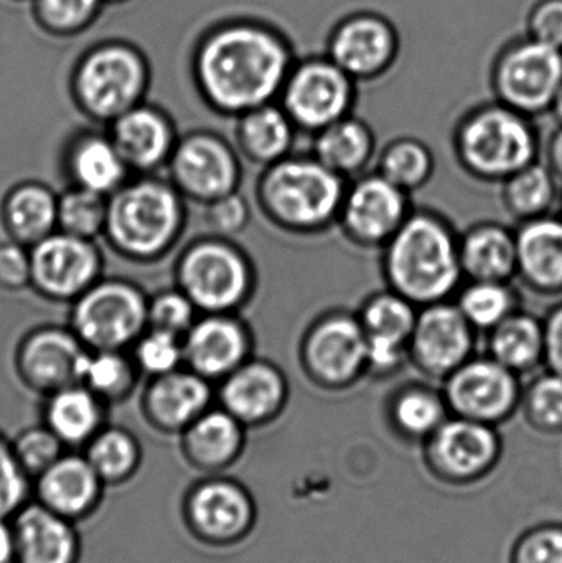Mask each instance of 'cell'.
Listing matches in <instances>:
<instances>
[{
    "mask_svg": "<svg viewBox=\"0 0 562 563\" xmlns=\"http://www.w3.org/2000/svg\"><path fill=\"white\" fill-rule=\"evenodd\" d=\"M33 479L23 472L12 442L0 433V519H12L32 495Z\"/></svg>",
    "mask_w": 562,
    "mask_h": 563,
    "instance_id": "obj_48",
    "label": "cell"
},
{
    "mask_svg": "<svg viewBox=\"0 0 562 563\" xmlns=\"http://www.w3.org/2000/svg\"><path fill=\"white\" fill-rule=\"evenodd\" d=\"M494 360L514 373H525L544 360V327L535 317L511 313L491 331Z\"/></svg>",
    "mask_w": 562,
    "mask_h": 563,
    "instance_id": "obj_35",
    "label": "cell"
},
{
    "mask_svg": "<svg viewBox=\"0 0 562 563\" xmlns=\"http://www.w3.org/2000/svg\"><path fill=\"white\" fill-rule=\"evenodd\" d=\"M396 26L375 12H359L343 19L329 40V56L355 81L373 79L392 68L398 58Z\"/></svg>",
    "mask_w": 562,
    "mask_h": 563,
    "instance_id": "obj_16",
    "label": "cell"
},
{
    "mask_svg": "<svg viewBox=\"0 0 562 563\" xmlns=\"http://www.w3.org/2000/svg\"><path fill=\"white\" fill-rule=\"evenodd\" d=\"M200 311L194 301L175 285V288H165L148 297L147 328L167 331L175 336L184 338L197 320Z\"/></svg>",
    "mask_w": 562,
    "mask_h": 563,
    "instance_id": "obj_47",
    "label": "cell"
},
{
    "mask_svg": "<svg viewBox=\"0 0 562 563\" xmlns=\"http://www.w3.org/2000/svg\"><path fill=\"white\" fill-rule=\"evenodd\" d=\"M502 104L521 114H537L553 106L562 88V49L528 38L511 43L494 73Z\"/></svg>",
    "mask_w": 562,
    "mask_h": 563,
    "instance_id": "obj_10",
    "label": "cell"
},
{
    "mask_svg": "<svg viewBox=\"0 0 562 563\" xmlns=\"http://www.w3.org/2000/svg\"><path fill=\"white\" fill-rule=\"evenodd\" d=\"M434 162L421 142L405 139L386 148L379 174L403 191L422 187L431 177Z\"/></svg>",
    "mask_w": 562,
    "mask_h": 563,
    "instance_id": "obj_43",
    "label": "cell"
},
{
    "mask_svg": "<svg viewBox=\"0 0 562 563\" xmlns=\"http://www.w3.org/2000/svg\"><path fill=\"white\" fill-rule=\"evenodd\" d=\"M15 563H78L81 542L75 522L42 503L29 501L12 518Z\"/></svg>",
    "mask_w": 562,
    "mask_h": 563,
    "instance_id": "obj_25",
    "label": "cell"
},
{
    "mask_svg": "<svg viewBox=\"0 0 562 563\" xmlns=\"http://www.w3.org/2000/svg\"><path fill=\"white\" fill-rule=\"evenodd\" d=\"M289 40L273 25L231 19L210 26L191 55V75L208 108L241 115L280 96L293 69Z\"/></svg>",
    "mask_w": 562,
    "mask_h": 563,
    "instance_id": "obj_1",
    "label": "cell"
},
{
    "mask_svg": "<svg viewBox=\"0 0 562 563\" xmlns=\"http://www.w3.org/2000/svg\"><path fill=\"white\" fill-rule=\"evenodd\" d=\"M108 218V197L68 185L58 195L56 205V230L81 240L96 241L102 238Z\"/></svg>",
    "mask_w": 562,
    "mask_h": 563,
    "instance_id": "obj_38",
    "label": "cell"
},
{
    "mask_svg": "<svg viewBox=\"0 0 562 563\" xmlns=\"http://www.w3.org/2000/svg\"><path fill=\"white\" fill-rule=\"evenodd\" d=\"M550 157L554 170L562 175V129L554 134L553 142H551Z\"/></svg>",
    "mask_w": 562,
    "mask_h": 563,
    "instance_id": "obj_56",
    "label": "cell"
},
{
    "mask_svg": "<svg viewBox=\"0 0 562 563\" xmlns=\"http://www.w3.org/2000/svg\"><path fill=\"white\" fill-rule=\"evenodd\" d=\"M10 442L20 466L32 479L38 478L68 450L45 423L23 429Z\"/></svg>",
    "mask_w": 562,
    "mask_h": 563,
    "instance_id": "obj_46",
    "label": "cell"
},
{
    "mask_svg": "<svg viewBox=\"0 0 562 563\" xmlns=\"http://www.w3.org/2000/svg\"><path fill=\"white\" fill-rule=\"evenodd\" d=\"M531 38L562 49V0H540L528 16Z\"/></svg>",
    "mask_w": 562,
    "mask_h": 563,
    "instance_id": "obj_53",
    "label": "cell"
},
{
    "mask_svg": "<svg viewBox=\"0 0 562 563\" xmlns=\"http://www.w3.org/2000/svg\"><path fill=\"white\" fill-rule=\"evenodd\" d=\"M355 82L329 56L296 62L280 91L284 111L299 128L322 131L349 115Z\"/></svg>",
    "mask_w": 562,
    "mask_h": 563,
    "instance_id": "obj_9",
    "label": "cell"
},
{
    "mask_svg": "<svg viewBox=\"0 0 562 563\" xmlns=\"http://www.w3.org/2000/svg\"><path fill=\"white\" fill-rule=\"evenodd\" d=\"M415 303L396 294L376 295L363 308L362 327L366 338L408 346L416 324Z\"/></svg>",
    "mask_w": 562,
    "mask_h": 563,
    "instance_id": "obj_39",
    "label": "cell"
},
{
    "mask_svg": "<svg viewBox=\"0 0 562 563\" xmlns=\"http://www.w3.org/2000/svg\"><path fill=\"white\" fill-rule=\"evenodd\" d=\"M32 287L30 247L13 240L0 241V290L20 291Z\"/></svg>",
    "mask_w": 562,
    "mask_h": 563,
    "instance_id": "obj_52",
    "label": "cell"
},
{
    "mask_svg": "<svg viewBox=\"0 0 562 563\" xmlns=\"http://www.w3.org/2000/svg\"><path fill=\"white\" fill-rule=\"evenodd\" d=\"M472 328L494 330L515 311V294L507 282L472 280L458 303Z\"/></svg>",
    "mask_w": 562,
    "mask_h": 563,
    "instance_id": "obj_41",
    "label": "cell"
},
{
    "mask_svg": "<svg viewBox=\"0 0 562 563\" xmlns=\"http://www.w3.org/2000/svg\"><path fill=\"white\" fill-rule=\"evenodd\" d=\"M213 400V384L187 366L151 377L142 394V416L154 429L180 435Z\"/></svg>",
    "mask_w": 562,
    "mask_h": 563,
    "instance_id": "obj_20",
    "label": "cell"
},
{
    "mask_svg": "<svg viewBox=\"0 0 562 563\" xmlns=\"http://www.w3.org/2000/svg\"><path fill=\"white\" fill-rule=\"evenodd\" d=\"M85 456L104 485H119L131 479L141 466V443L122 427L104 426L85 446Z\"/></svg>",
    "mask_w": 562,
    "mask_h": 563,
    "instance_id": "obj_37",
    "label": "cell"
},
{
    "mask_svg": "<svg viewBox=\"0 0 562 563\" xmlns=\"http://www.w3.org/2000/svg\"><path fill=\"white\" fill-rule=\"evenodd\" d=\"M461 263L472 280L508 282L518 273L517 236L498 224L474 228L462 240Z\"/></svg>",
    "mask_w": 562,
    "mask_h": 563,
    "instance_id": "obj_32",
    "label": "cell"
},
{
    "mask_svg": "<svg viewBox=\"0 0 562 563\" xmlns=\"http://www.w3.org/2000/svg\"><path fill=\"white\" fill-rule=\"evenodd\" d=\"M205 220L213 236L228 238L240 233L250 221V208L238 191L205 205Z\"/></svg>",
    "mask_w": 562,
    "mask_h": 563,
    "instance_id": "obj_51",
    "label": "cell"
},
{
    "mask_svg": "<svg viewBox=\"0 0 562 563\" xmlns=\"http://www.w3.org/2000/svg\"><path fill=\"white\" fill-rule=\"evenodd\" d=\"M340 211L350 236L366 244L392 240L409 217L406 191L382 174L360 180L345 194Z\"/></svg>",
    "mask_w": 562,
    "mask_h": 563,
    "instance_id": "obj_21",
    "label": "cell"
},
{
    "mask_svg": "<svg viewBox=\"0 0 562 563\" xmlns=\"http://www.w3.org/2000/svg\"><path fill=\"white\" fill-rule=\"evenodd\" d=\"M184 366L211 384L220 383L250 356L246 327L233 313H200L181 338Z\"/></svg>",
    "mask_w": 562,
    "mask_h": 563,
    "instance_id": "obj_19",
    "label": "cell"
},
{
    "mask_svg": "<svg viewBox=\"0 0 562 563\" xmlns=\"http://www.w3.org/2000/svg\"><path fill=\"white\" fill-rule=\"evenodd\" d=\"M386 274L393 290L415 305L444 301L461 282V244L432 214H411L388 241Z\"/></svg>",
    "mask_w": 562,
    "mask_h": 563,
    "instance_id": "obj_3",
    "label": "cell"
},
{
    "mask_svg": "<svg viewBox=\"0 0 562 563\" xmlns=\"http://www.w3.org/2000/svg\"><path fill=\"white\" fill-rule=\"evenodd\" d=\"M551 108L554 109L558 118H560L562 121V88L560 89V92H558L557 99H554L553 106H551Z\"/></svg>",
    "mask_w": 562,
    "mask_h": 563,
    "instance_id": "obj_57",
    "label": "cell"
},
{
    "mask_svg": "<svg viewBox=\"0 0 562 563\" xmlns=\"http://www.w3.org/2000/svg\"><path fill=\"white\" fill-rule=\"evenodd\" d=\"M518 273L541 290L562 288V220L538 217L517 234Z\"/></svg>",
    "mask_w": 562,
    "mask_h": 563,
    "instance_id": "obj_31",
    "label": "cell"
},
{
    "mask_svg": "<svg viewBox=\"0 0 562 563\" xmlns=\"http://www.w3.org/2000/svg\"><path fill=\"white\" fill-rule=\"evenodd\" d=\"M409 347L425 373L448 377L471 357L474 328L454 305H426L416 318Z\"/></svg>",
    "mask_w": 562,
    "mask_h": 563,
    "instance_id": "obj_18",
    "label": "cell"
},
{
    "mask_svg": "<svg viewBox=\"0 0 562 563\" xmlns=\"http://www.w3.org/2000/svg\"><path fill=\"white\" fill-rule=\"evenodd\" d=\"M128 351L141 376H147V379L184 366L181 338L167 331L147 328Z\"/></svg>",
    "mask_w": 562,
    "mask_h": 563,
    "instance_id": "obj_45",
    "label": "cell"
},
{
    "mask_svg": "<svg viewBox=\"0 0 562 563\" xmlns=\"http://www.w3.org/2000/svg\"><path fill=\"white\" fill-rule=\"evenodd\" d=\"M307 367L320 383L342 386L366 366V334L362 321L346 314L326 318L307 338Z\"/></svg>",
    "mask_w": 562,
    "mask_h": 563,
    "instance_id": "obj_22",
    "label": "cell"
},
{
    "mask_svg": "<svg viewBox=\"0 0 562 563\" xmlns=\"http://www.w3.org/2000/svg\"><path fill=\"white\" fill-rule=\"evenodd\" d=\"M520 397L517 373L494 357L467 360L452 371L445 384V404L464 419L500 422Z\"/></svg>",
    "mask_w": 562,
    "mask_h": 563,
    "instance_id": "obj_13",
    "label": "cell"
},
{
    "mask_svg": "<svg viewBox=\"0 0 562 563\" xmlns=\"http://www.w3.org/2000/svg\"><path fill=\"white\" fill-rule=\"evenodd\" d=\"M218 399L243 426H257L279 412L286 399V380L271 364L246 361L220 380Z\"/></svg>",
    "mask_w": 562,
    "mask_h": 563,
    "instance_id": "obj_26",
    "label": "cell"
},
{
    "mask_svg": "<svg viewBox=\"0 0 562 563\" xmlns=\"http://www.w3.org/2000/svg\"><path fill=\"white\" fill-rule=\"evenodd\" d=\"M104 486L85 453L78 455L73 450H66L48 470L33 479L36 501L73 522L96 511Z\"/></svg>",
    "mask_w": 562,
    "mask_h": 563,
    "instance_id": "obj_23",
    "label": "cell"
},
{
    "mask_svg": "<svg viewBox=\"0 0 562 563\" xmlns=\"http://www.w3.org/2000/svg\"><path fill=\"white\" fill-rule=\"evenodd\" d=\"M515 563H562V526H541L517 545Z\"/></svg>",
    "mask_w": 562,
    "mask_h": 563,
    "instance_id": "obj_50",
    "label": "cell"
},
{
    "mask_svg": "<svg viewBox=\"0 0 562 563\" xmlns=\"http://www.w3.org/2000/svg\"><path fill=\"white\" fill-rule=\"evenodd\" d=\"M459 151L478 177L507 180L533 164L537 137L525 114L500 102L477 109L462 122Z\"/></svg>",
    "mask_w": 562,
    "mask_h": 563,
    "instance_id": "obj_8",
    "label": "cell"
},
{
    "mask_svg": "<svg viewBox=\"0 0 562 563\" xmlns=\"http://www.w3.org/2000/svg\"><path fill=\"white\" fill-rule=\"evenodd\" d=\"M498 439L492 426L459 417L445 420L431 435V459L436 468L452 479L485 475L498 456Z\"/></svg>",
    "mask_w": 562,
    "mask_h": 563,
    "instance_id": "obj_24",
    "label": "cell"
},
{
    "mask_svg": "<svg viewBox=\"0 0 562 563\" xmlns=\"http://www.w3.org/2000/svg\"><path fill=\"white\" fill-rule=\"evenodd\" d=\"M181 453L195 468L220 472L243 450L244 426L223 407H210L180 433Z\"/></svg>",
    "mask_w": 562,
    "mask_h": 563,
    "instance_id": "obj_28",
    "label": "cell"
},
{
    "mask_svg": "<svg viewBox=\"0 0 562 563\" xmlns=\"http://www.w3.org/2000/svg\"><path fill=\"white\" fill-rule=\"evenodd\" d=\"M236 137L241 151L254 162L276 164L286 158L294 141L293 119L274 102L238 115Z\"/></svg>",
    "mask_w": 562,
    "mask_h": 563,
    "instance_id": "obj_33",
    "label": "cell"
},
{
    "mask_svg": "<svg viewBox=\"0 0 562 563\" xmlns=\"http://www.w3.org/2000/svg\"><path fill=\"white\" fill-rule=\"evenodd\" d=\"M167 170L168 180L181 197L203 207L234 194L241 178L236 152L220 135L208 131L178 139Z\"/></svg>",
    "mask_w": 562,
    "mask_h": 563,
    "instance_id": "obj_11",
    "label": "cell"
},
{
    "mask_svg": "<svg viewBox=\"0 0 562 563\" xmlns=\"http://www.w3.org/2000/svg\"><path fill=\"white\" fill-rule=\"evenodd\" d=\"M147 303L134 282L101 277L71 301L68 327L88 350L128 351L147 330Z\"/></svg>",
    "mask_w": 562,
    "mask_h": 563,
    "instance_id": "obj_7",
    "label": "cell"
},
{
    "mask_svg": "<svg viewBox=\"0 0 562 563\" xmlns=\"http://www.w3.org/2000/svg\"><path fill=\"white\" fill-rule=\"evenodd\" d=\"M15 2H23V0H15ZM29 2H30V0H29Z\"/></svg>",
    "mask_w": 562,
    "mask_h": 563,
    "instance_id": "obj_59",
    "label": "cell"
},
{
    "mask_svg": "<svg viewBox=\"0 0 562 563\" xmlns=\"http://www.w3.org/2000/svg\"><path fill=\"white\" fill-rule=\"evenodd\" d=\"M141 377L129 351L88 350L79 367L78 383L106 404H115L134 393Z\"/></svg>",
    "mask_w": 562,
    "mask_h": 563,
    "instance_id": "obj_36",
    "label": "cell"
},
{
    "mask_svg": "<svg viewBox=\"0 0 562 563\" xmlns=\"http://www.w3.org/2000/svg\"><path fill=\"white\" fill-rule=\"evenodd\" d=\"M393 419L406 435L425 439L445 422V402L431 390H406L396 397Z\"/></svg>",
    "mask_w": 562,
    "mask_h": 563,
    "instance_id": "obj_44",
    "label": "cell"
},
{
    "mask_svg": "<svg viewBox=\"0 0 562 563\" xmlns=\"http://www.w3.org/2000/svg\"><path fill=\"white\" fill-rule=\"evenodd\" d=\"M32 287L46 300L71 303L102 277L101 251L96 241L56 230L30 247Z\"/></svg>",
    "mask_w": 562,
    "mask_h": 563,
    "instance_id": "obj_12",
    "label": "cell"
},
{
    "mask_svg": "<svg viewBox=\"0 0 562 563\" xmlns=\"http://www.w3.org/2000/svg\"><path fill=\"white\" fill-rule=\"evenodd\" d=\"M557 194L553 174L544 165L530 164L507 178L505 200L511 213L521 218L541 217L551 207Z\"/></svg>",
    "mask_w": 562,
    "mask_h": 563,
    "instance_id": "obj_42",
    "label": "cell"
},
{
    "mask_svg": "<svg viewBox=\"0 0 562 563\" xmlns=\"http://www.w3.org/2000/svg\"><path fill=\"white\" fill-rule=\"evenodd\" d=\"M528 413L544 430H562V376L544 374L528 393Z\"/></svg>",
    "mask_w": 562,
    "mask_h": 563,
    "instance_id": "obj_49",
    "label": "cell"
},
{
    "mask_svg": "<svg viewBox=\"0 0 562 563\" xmlns=\"http://www.w3.org/2000/svg\"><path fill=\"white\" fill-rule=\"evenodd\" d=\"M267 213L294 230H317L342 210V175L317 158H283L271 165L261 181Z\"/></svg>",
    "mask_w": 562,
    "mask_h": 563,
    "instance_id": "obj_5",
    "label": "cell"
},
{
    "mask_svg": "<svg viewBox=\"0 0 562 563\" xmlns=\"http://www.w3.org/2000/svg\"><path fill=\"white\" fill-rule=\"evenodd\" d=\"M106 132L132 175L158 174L167 168L178 142L174 119L147 101L129 109Z\"/></svg>",
    "mask_w": 562,
    "mask_h": 563,
    "instance_id": "obj_17",
    "label": "cell"
},
{
    "mask_svg": "<svg viewBox=\"0 0 562 563\" xmlns=\"http://www.w3.org/2000/svg\"><path fill=\"white\" fill-rule=\"evenodd\" d=\"M16 545L12 519H0V563H15Z\"/></svg>",
    "mask_w": 562,
    "mask_h": 563,
    "instance_id": "obj_55",
    "label": "cell"
},
{
    "mask_svg": "<svg viewBox=\"0 0 562 563\" xmlns=\"http://www.w3.org/2000/svg\"><path fill=\"white\" fill-rule=\"evenodd\" d=\"M151 82V63L137 45L104 40L89 46L73 66L69 95L85 118L109 125L145 101Z\"/></svg>",
    "mask_w": 562,
    "mask_h": 563,
    "instance_id": "obj_4",
    "label": "cell"
},
{
    "mask_svg": "<svg viewBox=\"0 0 562 563\" xmlns=\"http://www.w3.org/2000/svg\"><path fill=\"white\" fill-rule=\"evenodd\" d=\"M106 5H119V3L131 2V0H104Z\"/></svg>",
    "mask_w": 562,
    "mask_h": 563,
    "instance_id": "obj_58",
    "label": "cell"
},
{
    "mask_svg": "<svg viewBox=\"0 0 562 563\" xmlns=\"http://www.w3.org/2000/svg\"><path fill=\"white\" fill-rule=\"evenodd\" d=\"M36 26L55 38L88 32L101 15L104 0H30Z\"/></svg>",
    "mask_w": 562,
    "mask_h": 563,
    "instance_id": "obj_40",
    "label": "cell"
},
{
    "mask_svg": "<svg viewBox=\"0 0 562 563\" xmlns=\"http://www.w3.org/2000/svg\"><path fill=\"white\" fill-rule=\"evenodd\" d=\"M108 404L95 393L76 383L45 396L43 423L62 440L68 450L85 449L89 440L108 426Z\"/></svg>",
    "mask_w": 562,
    "mask_h": 563,
    "instance_id": "obj_29",
    "label": "cell"
},
{
    "mask_svg": "<svg viewBox=\"0 0 562 563\" xmlns=\"http://www.w3.org/2000/svg\"><path fill=\"white\" fill-rule=\"evenodd\" d=\"M184 518L195 538L205 544H233L250 532L253 501L246 489L231 479H205L188 492Z\"/></svg>",
    "mask_w": 562,
    "mask_h": 563,
    "instance_id": "obj_15",
    "label": "cell"
},
{
    "mask_svg": "<svg viewBox=\"0 0 562 563\" xmlns=\"http://www.w3.org/2000/svg\"><path fill=\"white\" fill-rule=\"evenodd\" d=\"M544 327V360L551 371L562 376V307L548 318Z\"/></svg>",
    "mask_w": 562,
    "mask_h": 563,
    "instance_id": "obj_54",
    "label": "cell"
},
{
    "mask_svg": "<svg viewBox=\"0 0 562 563\" xmlns=\"http://www.w3.org/2000/svg\"><path fill=\"white\" fill-rule=\"evenodd\" d=\"M63 175L73 187L96 194H114L132 177L106 131H79L63 151Z\"/></svg>",
    "mask_w": 562,
    "mask_h": 563,
    "instance_id": "obj_27",
    "label": "cell"
},
{
    "mask_svg": "<svg viewBox=\"0 0 562 563\" xmlns=\"http://www.w3.org/2000/svg\"><path fill=\"white\" fill-rule=\"evenodd\" d=\"M175 284L200 313H233L250 297L253 274L227 238H201L178 256Z\"/></svg>",
    "mask_w": 562,
    "mask_h": 563,
    "instance_id": "obj_6",
    "label": "cell"
},
{
    "mask_svg": "<svg viewBox=\"0 0 562 563\" xmlns=\"http://www.w3.org/2000/svg\"><path fill=\"white\" fill-rule=\"evenodd\" d=\"M58 195L40 181L13 185L0 205V221L9 240L32 247L56 231Z\"/></svg>",
    "mask_w": 562,
    "mask_h": 563,
    "instance_id": "obj_30",
    "label": "cell"
},
{
    "mask_svg": "<svg viewBox=\"0 0 562 563\" xmlns=\"http://www.w3.org/2000/svg\"><path fill=\"white\" fill-rule=\"evenodd\" d=\"M88 347L69 327L35 328L20 340L15 369L23 386L48 396L78 383L79 367Z\"/></svg>",
    "mask_w": 562,
    "mask_h": 563,
    "instance_id": "obj_14",
    "label": "cell"
},
{
    "mask_svg": "<svg viewBox=\"0 0 562 563\" xmlns=\"http://www.w3.org/2000/svg\"><path fill=\"white\" fill-rule=\"evenodd\" d=\"M168 177L132 175L108 197L104 238L111 250L134 263L167 256L187 227V208Z\"/></svg>",
    "mask_w": 562,
    "mask_h": 563,
    "instance_id": "obj_2",
    "label": "cell"
},
{
    "mask_svg": "<svg viewBox=\"0 0 562 563\" xmlns=\"http://www.w3.org/2000/svg\"><path fill=\"white\" fill-rule=\"evenodd\" d=\"M317 134V161L342 177L362 170L372 157L373 134L360 119L346 115Z\"/></svg>",
    "mask_w": 562,
    "mask_h": 563,
    "instance_id": "obj_34",
    "label": "cell"
}]
</instances>
